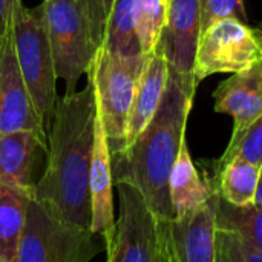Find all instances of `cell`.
<instances>
[{
  "mask_svg": "<svg viewBox=\"0 0 262 262\" xmlns=\"http://www.w3.org/2000/svg\"><path fill=\"white\" fill-rule=\"evenodd\" d=\"M97 118V98L86 88L57 98L48 126L46 167L31 196L51 204L71 223L91 229L89 173Z\"/></svg>",
  "mask_w": 262,
  "mask_h": 262,
  "instance_id": "obj_1",
  "label": "cell"
},
{
  "mask_svg": "<svg viewBox=\"0 0 262 262\" xmlns=\"http://www.w3.org/2000/svg\"><path fill=\"white\" fill-rule=\"evenodd\" d=\"M196 83L169 71V81L160 107L143 132L112 158L114 184L135 186L160 221L175 218L169 180L186 140V124Z\"/></svg>",
  "mask_w": 262,
  "mask_h": 262,
  "instance_id": "obj_2",
  "label": "cell"
},
{
  "mask_svg": "<svg viewBox=\"0 0 262 262\" xmlns=\"http://www.w3.org/2000/svg\"><path fill=\"white\" fill-rule=\"evenodd\" d=\"M103 249L100 235L31 196L15 262H91Z\"/></svg>",
  "mask_w": 262,
  "mask_h": 262,
  "instance_id": "obj_3",
  "label": "cell"
},
{
  "mask_svg": "<svg viewBox=\"0 0 262 262\" xmlns=\"http://www.w3.org/2000/svg\"><path fill=\"white\" fill-rule=\"evenodd\" d=\"M11 34L17 64L35 112L46 127L51 123L57 91L54 57L45 26L41 5L28 8L18 0L11 17Z\"/></svg>",
  "mask_w": 262,
  "mask_h": 262,
  "instance_id": "obj_4",
  "label": "cell"
},
{
  "mask_svg": "<svg viewBox=\"0 0 262 262\" xmlns=\"http://www.w3.org/2000/svg\"><path fill=\"white\" fill-rule=\"evenodd\" d=\"M41 11L57 78L64 81L66 95L74 94L100 48L88 9L81 0H43Z\"/></svg>",
  "mask_w": 262,
  "mask_h": 262,
  "instance_id": "obj_5",
  "label": "cell"
},
{
  "mask_svg": "<svg viewBox=\"0 0 262 262\" xmlns=\"http://www.w3.org/2000/svg\"><path fill=\"white\" fill-rule=\"evenodd\" d=\"M144 61V54L123 57L109 52L101 45L88 71V77L94 84L97 109L106 132L111 157L124 149L127 120Z\"/></svg>",
  "mask_w": 262,
  "mask_h": 262,
  "instance_id": "obj_6",
  "label": "cell"
},
{
  "mask_svg": "<svg viewBox=\"0 0 262 262\" xmlns=\"http://www.w3.org/2000/svg\"><path fill=\"white\" fill-rule=\"evenodd\" d=\"M118 218L107 250V262H161V221L140 190L127 181H117Z\"/></svg>",
  "mask_w": 262,
  "mask_h": 262,
  "instance_id": "obj_7",
  "label": "cell"
},
{
  "mask_svg": "<svg viewBox=\"0 0 262 262\" xmlns=\"http://www.w3.org/2000/svg\"><path fill=\"white\" fill-rule=\"evenodd\" d=\"M262 61V31L239 18H223L201 32L193 75L196 84L213 74H236Z\"/></svg>",
  "mask_w": 262,
  "mask_h": 262,
  "instance_id": "obj_8",
  "label": "cell"
},
{
  "mask_svg": "<svg viewBox=\"0 0 262 262\" xmlns=\"http://www.w3.org/2000/svg\"><path fill=\"white\" fill-rule=\"evenodd\" d=\"M23 130L37 134L48 144L46 127L35 112L17 64L9 23L0 41V138Z\"/></svg>",
  "mask_w": 262,
  "mask_h": 262,
  "instance_id": "obj_9",
  "label": "cell"
},
{
  "mask_svg": "<svg viewBox=\"0 0 262 262\" xmlns=\"http://www.w3.org/2000/svg\"><path fill=\"white\" fill-rule=\"evenodd\" d=\"M200 37V0H167V18L158 46L172 74L195 81L193 68Z\"/></svg>",
  "mask_w": 262,
  "mask_h": 262,
  "instance_id": "obj_10",
  "label": "cell"
},
{
  "mask_svg": "<svg viewBox=\"0 0 262 262\" xmlns=\"http://www.w3.org/2000/svg\"><path fill=\"white\" fill-rule=\"evenodd\" d=\"M89 192H91V230L104 239L107 249L115 235L114 170H112L111 150H109L106 132L98 109H97L95 130H94Z\"/></svg>",
  "mask_w": 262,
  "mask_h": 262,
  "instance_id": "obj_11",
  "label": "cell"
},
{
  "mask_svg": "<svg viewBox=\"0 0 262 262\" xmlns=\"http://www.w3.org/2000/svg\"><path fill=\"white\" fill-rule=\"evenodd\" d=\"M215 112L233 117V134L262 115V61L223 81L213 94Z\"/></svg>",
  "mask_w": 262,
  "mask_h": 262,
  "instance_id": "obj_12",
  "label": "cell"
},
{
  "mask_svg": "<svg viewBox=\"0 0 262 262\" xmlns=\"http://www.w3.org/2000/svg\"><path fill=\"white\" fill-rule=\"evenodd\" d=\"M167 81H169V64L161 48L157 46L154 52L146 55V61L138 80L135 98L127 120L124 149L143 132V129L150 123V120L157 114L163 95L166 92Z\"/></svg>",
  "mask_w": 262,
  "mask_h": 262,
  "instance_id": "obj_13",
  "label": "cell"
},
{
  "mask_svg": "<svg viewBox=\"0 0 262 262\" xmlns=\"http://www.w3.org/2000/svg\"><path fill=\"white\" fill-rule=\"evenodd\" d=\"M169 232L178 262H216L213 196L193 215L169 221Z\"/></svg>",
  "mask_w": 262,
  "mask_h": 262,
  "instance_id": "obj_14",
  "label": "cell"
},
{
  "mask_svg": "<svg viewBox=\"0 0 262 262\" xmlns=\"http://www.w3.org/2000/svg\"><path fill=\"white\" fill-rule=\"evenodd\" d=\"M169 190L170 203L175 213L173 220L193 215L201 207H204L213 196L212 187L207 181L201 180L193 164L186 140L173 164L169 180Z\"/></svg>",
  "mask_w": 262,
  "mask_h": 262,
  "instance_id": "obj_15",
  "label": "cell"
},
{
  "mask_svg": "<svg viewBox=\"0 0 262 262\" xmlns=\"http://www.w3.org/2000/svg\"><path fill=\"white\" fill-rule=\"evenodd\" d=\"M48 144L34 132H14L0 138V183L23 189L32 187V164L37 149Z\"/></svg>",
  "mask_w": 262,
  "mask_h": 262,
  "instance_id": "obj_16",
  "label": "cell"
},
{
  "mask_svg": "<svg viewBox=\"0 0 262 262\" xmlns=\"http://www.w3.org/2000/svg\"><path fill=\"white\" fill-rule=\"evenodd\" d=\"M31 189L0 183V262H15Z\"/></svg>",
  "mask_w": 262,
  "mask_h": 262,
  "instance_id": "obj_17",
  "label": "cell"
},
{
  "mask_svg": "<svg viewBox=\"0 0 262 262\" xmlns=\"http://www.w3.org/2000/svg\"><path fill=\"white\" fill-rule=\"evenodd\" d=\"M259 167L243 160L232 158L223 166L215 167L212 181H207L212 192L218 193L232 206H246L255 201Z\"/></svg>",
  "mask_w": 262,
  "mask_h": 262,
  "instance_id": "obj_18",
  "label": "cell"
},
{
  "mask_svg": "<svg viewBox=\"0 0 262 262\" xmlns=\"http://www.w3.org/2000/svg\"><path fill=\"white\" fill-rule=\"evenodd\" d=\"M216 229L238 233L253 247L262 250V206L246 204L232 206L213 192Z\"/></svg>",
  "mask_w": 262,
  "mask_h": 262,
  "instance_id": "obj_19",
  "label": "cell"
},
{
  "mask_svg": "<svg viewBox=\"0 0 262 262\" xmlns=\"http://www.w3.org/2000/svg\"><path fill=\"white\" fill-rule=\"evenodd\" d=\"M101 45L123 57L141 54L135 32V0H114Z\"/></svg>",
  "mask_w": 262,
  "mask_h": 262,
  "instance_id": "obj_20",
  "label": "cell"
},
{
  "mask_svg": "<svg viewBox=\"0 0 262 262\" xmlns=\"http://www.w3.org/2000/svg\"><path fill=\"white\" fill-rule=\"evenodd\" d=\"M167 18V0H135V32L141 54L147 55L160 43Z\"/></svg>",
  "mask_w": 262,
  "mask_h": 262,
  "instance_id": "obj_21",
  "label": "cell"
},
{
  "mask_svg": "<svg viewBox=\"0 0 262 262\" xmlns=\"http://www.w3.org/2000/svg\"><path fill=\"white\" fill-rule=\"evenodd\" d=\"M243 158L256 167L262 164V115L258 117L250 126L238 134H232L230 143L224 150L223 157L215 163V167L226 164L232 158Z\"/></svg>",
  "mask_w": 262,
  "mask_h": 262,
  "instance_id": "obj_22",
  "label": "cell"
},
{
  "mask_svg": "<svg viewBox=\"0 0 262 262\" xmlns=\"http://www.w3.org/2000/svg\"><path fill=\"white\" fill-rule=\"evenodd\" d=\"M216 262H262V250L253 247L238 233L216 229Z\"/></svg>",
  "mask_w": 262,
  "mask_h": 262,
  "instance_id": "obj_23",
  "label": "cell"
},
{
  "mask_svg": "<svg viewBox=\"0 0 262 262\" xmlns=\"http://www.w3.org/2000/svg\"><path fill=\"white\" fill-rule=\"evenodd\" d=\"M201 9V32L223 18H239L247 21L244 0H200Z\"/></svg>",
  "mask_w": 262,
  "mask_h": 262,
  "instance_id": "obj_24",
  "label": "cell"
},
{
  "mask_svg": "<svg viewBox=\"0 0 262 262\" xmlns=\"http://www.w3.org/2000/svg\"><path fill=\"white\" fill-rule=\"evenodd\" d=\"M81 2L84 3V6L88 9V15L91 18L95 38L101 46L103 38H104L106 23H107V12L104 8V0H81Z\"/></svg>",
  "mask_w": 262,
  "mask_h": 262,
  "instance_id": "obj_25",
  "label": "cell"
},
{
  "mask_svg": "<svg viewBox=\"0 0 262 262\" xmlns=\"http://www.w3.org/2000/svg\"><path fill=\"white\" fill-rule=\"evenodd\" d=\"M161 233H163V256L161 262H178L173 244L170 239V232H169V221H161Z\"/></svg>",
  "mask_w": 262,
  "mask_h": 262,
  "instance_id": "obj_26",
  "label": "cell"
},
{
  "mask_svg": "<svg viewBox=\"0 0 262 262\" xmlns=\"http://www.w3.org/2000/svg\"><path fill=\"white\" fill-rule=\"evenodd\" d=\"M17 2L18 0H0V37H3L9 28L12 11Z\"/></svg>",
  "mask_w": 262,
  "mask_h": 262,
  "instance_id": "obj_27",
  "label": "cell"
},
{
  "mask_svg": "<svg viewBox=\"0 0 262 262\" xmlns=\"http://www.w3.org/2000/svg\"><path fill=\"white\" fill-rule=\"evenodd\" d=\"M255 204L262 206V164L259 167V177H258V187H256V195H255Z\"/></svg>",
  "mask_w": 262,
  "mask_h": 262,
  "instance_id": "obj_28",
  "label": "cell"
},
{
  "mask_svg": "<svg viewBox=\"0 0 262 262\" xmlns=\"http://www.w3.org/2000/svg\"><path fill=\"white\" fill-rule=\"evenodd\" d=\"M112 5H114V0H104V8H106V12H107V15H109V12H111V8H112Z\"/></svg>",
  "mask_w": 262,
  "mask_h": 262,
  "instance_id": "obj_29",
  "label": "cell"
},
{
  "mask_svg": "<svg viewBox=\"0 0 262 262\" xmlns=\"http://www.w3.org/2000/svg\"><path fill=\"white\" fill-rule=\"evenodd\" d=\"M0 41H2V37H0Z\"/></svg>",
  "mask_w": 262,
  "mask_h": 262,
  "instance_id": "obj_30",
  "label": "cell"
}]
</instances>
